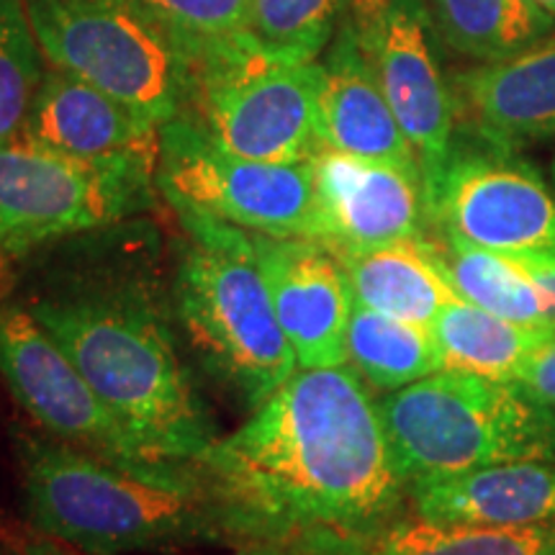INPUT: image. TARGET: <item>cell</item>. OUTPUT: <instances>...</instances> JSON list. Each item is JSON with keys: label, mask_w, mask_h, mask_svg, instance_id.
Masks as SVG:
<instances>
[{"label": "cell", "mask_w": 555, "mask_h": 555, "mask_svg": "<svg viewBox=\"0 0 555 555\" xmlns=\"http://www.w3.org/2000/svg\"><path fill=\"white\" fill-rule=\"evenodd\" d=\"M457 88L483 142L509 150L555 139V29L515 57L463 73Z\"/></svg>", "instance_id": "e0dca14e"}, {"label": "cell", "mask_w": 555, "mask_h": 555, "mask_svg": "<svg viewBox=\"0 0 555 555\" xmlns=\"http://www.w3.org/2000/svg\"><path fill=\"white\" fill-rule=\"evenodd\" d=\"M44 54L26 0H0V144L16 139L44 80Z\"/></svg>", "instance_id": "4316f807"}, {"label": "cell", "mask_w": 555, "mask_h": 555, "mask_svg": "<svg viewBox=\"0 0 555 555\" xmlns=\"http://www.w3.org/2000/svg\"><path fill=\"white\" fill-rule=\"evenodd\" d=\"M435 26L455 52L502 62L555 29V16L532 0H433Z\"/></svg>", "instance_id": "603a6c76"}, {"label": "cell", "mask_w": 555, "mask_h": 555, "mask_svg": "<svg viewBox=\"0 0 555 555\" xmlns=\"http://www.w3.org/2000/svg\"><path fill=\"white\" fill-rule=\"evenodd\" d=\"M532 3L540 5V9L553 13V16H555V0H532Z\"/></svg>", "instance_id": "1f68e13d"}, {"label": "cell", "mask_w": 555, "mask_h": 555, "mask_svg": "<svg viewBox=\"0 0 555 555\" xmlns=\"http://www.w3.org/2000/svg\"><path fill=\"white\" fill-rule=\"evenodd\" d=\"M442 371L491 380H515L535 347L555 337V327H522L455 298L433 322Z\"/></svg>", "instance_id": "44dd1931"}, {"label": "cell", "mask_w": 555, "mask_h": 555, "mask_svg": "<svg viewBox=\"0 0 555 555\" xmlns=\"http://www.w3.org/2000/svg\"><path fill=\"white\" fill-rule=\"evenodd\" d=\"M360 44L371 60L388 106L420 157L425 189L453 152L455 103L429 41L422 0H376L363 13Z\"/></svg>", "instance_id": "7c38bea8"}, {"label": "cell", "mask_w": 555, "mask_h": 555, "mask_svg": "<svg viewBox=\"0 0 555 555\" xmlns=\"http://www.w3.org/2000/svg\"><path fill=\"white\" fill-rule=\"evenodd\" d=\"M41 54L54 69L121 101L157 127L193 93L183 50L129 0H26Z\"/></svg>", "instance_id": "52a82bcc"}, {"label": "cell", "mask_w": 555, "mask_h": 555, "mask_svg": "<svg viewBox=\"0 0 555 555\" xmlns=\"http://www.w3.org/2000/svg\"><path fill=\"white\" fill-rule=\"evenodd\" d=\"M319 229L330 249H365L425 234L427 196L420 172L319 147L311 157Z\"/></svg>", "instance_id": "5bb4252c"}, {"label": "cell", "mask_w": 555, "mask_h": 555, "mask_svg": "<svg viewBox=\"0 0 555 555\" xmlns=\"http://www.w3.org/2000/svg\"><path fill=\"white\" fill-rule=\"evenodd\" d=\"M189 57L191 67L219 50L249 47V0H129Z\"/></svg>", "instance_id": "484cf974"}, {"label": "cell", "mask_w": 555, "mask_h": 555, "mask_svg": "<svg viewBox=\"0 0 555 555\" xmlns=\"http://www.w3.org/2000/svg\"><path fill=\"white\" fill-rule=\"evenodd\" d=\"M347 365L380 393L442 371L433 330L352 304L347 324Z\"/></svg>", "instance_id": "7402d4cb"}, {"label": "cell", "mask_w": 555, "mask_h": 555, "mask_svg": "<svg viewBox=\"0 0 555 555\" xmlns=\"http://www.w3.org/2000/svg\"><path fill=\"white\" fill-rule=\"evenodd\" d=\"M180 219L193 237L172 283L180 327L206 371L247 409H258L301 365L240 227L198 214Z\"/></svg>", "instance_id": "5b68a950"}, {"label": "cell", "mask_w": 555, "mask_h": 555, "mask_svg": "<svg viewBox=\"0 0 555 555\" xmlns=\"http://www.w3.org/2000/svg\"><path fill=\"white\" fill-rule=\"evenodd\" d=\"M16 463L29 522L86 555L237 545L232 519L204 478L134 474L31 429H16Z\"/></svg>", "instance_id": "3957f363"}, {"label": "cell", "mask_w": 555, "mask_h": 555, "mask_svg": "<svg viewBox=\"0 0 555 555\" xmlns=\"http://www.w3.org/2000/svg\"><path fill=\"white\" fill-rule=\"evenodd\" d=\"M412 512L435 525L527 527L555 522V463H502L409 489Z\"/></svg>", "instance_id": "ac0fdd59"}, {"label": "cell", "mask_w": 555, "mask_h": 555, "mask_svg": "<svg viewBox=\"0 0 555 555\" xmlns=\"http://www.w3.org/2000/svg\"><path fill=\"white\" fill-rule=\"evenodd\" d=\"M201 476L224 504L237 545L363 532L409 499L378 401L350 365L298 367L221 437Z\"/></svg>", "instance_id": "6da1fadb"}, {"label": "cell", "mask_w": 555, "mask_h": 555, "mask_svg": "<svg viewBox=\"0 0 555 555\" xmlns=\"http://www.w3.org/2000/svg\"><path fill=\"white\" fill-rule=\"evenodd\" d=\"M435 247L450 286L463 301L522 327H555L538 288L509 258L450 234H440Z\"/></svg>", "instance_id": "cb8c5ba5"}, {"label": "cell", "mask_w": 555, "mask_h": 555, "mask_svg": "<svg viewBox=\"0 0 555 555\" xmlns=\"http://www.w3.org/2000/svg\"><path fill=\"white\" fill-rule=\"evenodd\" d=\"M240 234L266 281L298 365H345L352 294L337 255L317 240L273 237L247 229Z\"/></svg>", "instance_id": "4fadbf2b"}, {"label": "cell", "mask_w": 555, "mask_h": 555, "mask_svg": "<svg viewBox=\"0 0 555 555\" xmlns=\"http://www.w3.org/2000/svg\"><path fill=\"white\" fill-rule=\"evenodd\" d=\"M378 414L406 489L502 463H555V406L517 380L437 371L378 399Z\"/></svg>", "instance_id": "277c9868"}, {"label": "cell", "mask_w": 555, "mask_h": 555, "mask_svg": "<svg viewBox=\"0 0 555 555\" xmlns=\"http://www.w3.org/2000/svg\"><path fill=\"white\" fill-rule=\"evenodd\" d=\"M504 258H509L530 278L532 286L543 298L547 317L555 322V253H512L504 255Z\"/></svg>", "instance_id": "f546056e"}, {"label": "cell", "mask_w": 555, "mask_h": 555, "mask_svg": "<svg viewBox=\"0 0 555 555\" xmlns=\"http://www.w3.org/2000/svg\"><path fill=\"white\" fill-rule=\"evenodd\" d=\"M224 555H319L309 543H245Z\"/></svg>", "instance_id": "4dcf8cb0"}, {"label": "cell", "mask_w": 555, "mask_h": 555, "mask_svg": "<svg viewBox=\"0 0 555 555\" xmlns=\"http://www.w3.org/2000/svg\"><path fill=\"white\" fill-rule=\"evenodd\" d=\"M319 555H555V522L527 527L435 525L401 515L363 532L304 540Z\"/></svg>", "instance_id": "ffe728a7"}, {"label": "cell", "mask_w": 555, "mask_h": 555, "mask_svg": "<svg viewBox=\"0 0 555 555\" xmlns=\"http://www.w3.org/2000/svg\"><path fill=\"white\" fill-rule=\"evenodd\" d=\"M157 159L73 157L24 134L0 144V278L41 245L150 208Z\"/></svg>", "instance_id": "8992f818"}, {"label": "cell", "mask_w": 555, "mask_h": 555, "mask_svg": "<svg viewBox=\"0 0 555 555\" xmlns=\"http://www.w3.org/2000/svg\"><path fill=\"white\" fill-rule=\"evenodd\" d=\"M515 380L532 397L555 406V337L547 339L519 365Z\"/></svg>", "instance_id": "f1b7e54d"}, {"label": "cell", "mask_w": 555, "mask_h": 555, "mask_svg": "<svg viewBox=\"0 0 555 555\" xmlns=\"http://www.w3.org/2000/svg\"><path fill=\"white\" fill-rule=\"evenodd\" d=\"M157 191L178 214L273 237H322L311 159L266 163L234 155L185 116L159 127Z\"/></svg>", "instance_id": "ba28073f"}, {"label": "cell", "mask_w": 555, "mask_h": 555, "mask_svg": "<svg viewBox=\"0 0 555 555\" xmlns=\"http://www.w3.org/2000/svg\"><path fill=\"white\" fill-rule=\"evenodd\" d=\"M21 134L86 159L159 155L157 124L65 69L44 73Z\"/></svg>", "instance_id": "2e32d148"}, {"label": "cell", "mask_w": 555, "mask_h": 555, "mask_svg": "<svg viewBox=\"0 0 555 555\" xmlns=\"http://www.w3.org/2000/svg\"><path fill=\"white\" fill-rule=\"evenodd\" d=\"M335 253V249H332ZM352 304L401 322L433 327L442 307L461 298L450 286L435 240L388 242L365 249H337Z\"/></svg>", "instance_id": "d6986e66"}, {"label": "cell", "mask_w": 555, "mask_h": 555, "mask_svg": "<svg viewBox=\"0 0 555 555\" xmlns=\"http://www.w3.org/2000/svg\"><path fill=\"white\" fill-rule=\"evenodd\" d=\"M317 137L327 150L420 172V157L388 106L358 31L345 26L319 65Z\"/></svg>", "instance_id": "9a60e30c"}, {"label": "cell", "mask_w": 555, "mask_h": 555, "mask_svg": "<svg viewBox=\"0 0 555 555\" xmlns=\"http://www.w3.org/2000/svg\"><path fill=\"white\" fill-rule=\"evenodd\" d=\"M0 555H86L65 540L29 525L0 527Z\"/></svg>", "instance_id": "83f0119b"}, {"label": "cell", "mask_w": 555, "mask_h": 555, "mask_svg": "<svg viewBox=\"0 0 555 555\" xmlns=\"http://www.w3.org/2000/svg\"><path fill=\"white\" fill-rule=\"evenodd\" d=\"M0 376L41 433L134 470L198 481L201 468L157 453L103 401L26 307H0Z\"/></svg>", "instance_id": "9c48e42d"}, {"label": "cell", "mask_w": 555, "mask_h": 555, "mask_svg": "<svg viewBox=\"0 0 555 555\" xmlns=\"http://www.w3.org/2000/svg\"><path fill=\"white\" fill-rule=\"evenodd\" d=\"M425 196L440 234L499 255L555 253L553 193L506 147L453 150Z\"/></svg>", "instance_id": "8fae6325"}, {"label": "cell", "mask_w": 555, "mask_h": 555, "mask_svg": "<svg viewBox=\"0 0 555 555\" xmlns=\"http://www.w3.org/2000/svg\"><path fill=\"white\" fill-rule=\"evenodd\" d=\"M26 309L131 433L172 461L204 466L221 437L178 358L168 317L144 291L82 283Z\"/></svg>", "instance_id": "7a4b0ae2"}, {"label": "cell", "mask_w": 555, "mask_h": 555, "mask_svg": "<svg viewBox=\"0 0 555 555\" xmlns=\"http://www.w3.org/2000/svg\"><path fill=\"white\" fill-rule=\"evenodd\" d=\"M343 0H249L247 39L283 62H317L335 31Z\"/></svg>", "instance_id": "d4e9b609"}, {"label": "cell", "mask_w": 555, "mask_h": 555, "mask_svg": "<svg viewBox=\"0 0 555 555\" xmlns=\"http://www.w3.org/2000/svg\"><path fill=\"white\" fill-rule=\"evenodd\" d=\"M553 183H555V159H553Z\"/></svg>", "instance_id": "d6a6232c"}, {"label": "cell", "mask_w": 555, "mask_h": 555, "mask_svg": "<svg viewBox=\"0 0 555 555\" xmlns=\"http://www.w3.org/2000/svg\"><path fill=\"white\" fill-rule=\"evenodd\" d=\"M317 62H283L249 47L208 54L193 65L198 119L214 142L266 163H307L317 137Z\"/></svg>", "instance_id": "30bf717a"}]
</instances>
